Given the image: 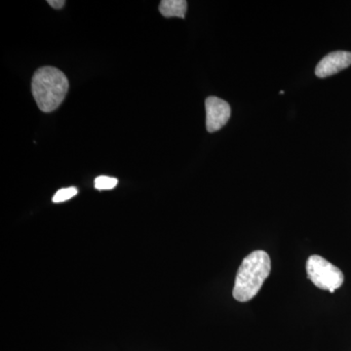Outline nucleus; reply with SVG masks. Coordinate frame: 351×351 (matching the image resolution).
<instances>
[{"label": "nucleus", "instance_id": "nucleus-8", "mask_svg": "<svg viewBox=\"0 0 351 351\" xmlns=\"http://www.w3.org/2000/svg\"><path fill=\"white\" fill-rule=\"evenodd\" d=\"M76 195H77V189L75 188L62 189L55 193L54 197H53V202H64V201L75 197Z\"/></svg>", "mask_w": 351, "mask_h": 351}, {"label": "nucleus", "instance_id": "nucleus-3", "mask_svg": "<svg viewBox=\"0 0 351 351\" xmlns=\"http://www.w3.org/2000/svg\"><path fill=\"white\" fill-rule=\"evenodd\" d=\"M306 272L311 282L316 287L330 291L331 293L341 287L345 280V276L339 267L318 255H313L308 258Z\"/></svg>", "mask_w": 351, "mask_h": 351}, {"label": "nucleus", "instance_id": "nucleus-6", "mask_svg": "<svg viewBox=\"0 0 351 351\" xmlns=\"http://www.w3.org/2000/svg\"><path fill=\"white\" fill-rule=\"evenodd\" d=\"M188 2L186 0H162L159 4V11L165 18L178 17L184 19Z\"/></svg>", "mask_w": 351, "mask_h": 351}, {"label": "nucleus", "instance_id": "nucleus-7", "mask_svg": "<svg viewBox=\"0 0 351 351\" xmlns=\"http://www.w3.org/2000/svg\"><path fill=\"white\" fill-rule=\"evenodd\" d=\"M117 182L119 181L115 178L100 176L95 180V188L98 191H108V189H114L117 186Z\"/></svg>", "mask_w": 351, "mask_h": 351}, {"label": "nucleus", "instance_id": "nucleus-5", "mask_svg": "<svg viewBox=\"0 0 351 351\" xmlns=\"http://www.w3.org/2000/svg\"><path fill=\"white\" fill-rule=\"evenodd\" d=\"M351 64V52L348 51H336L323 58L315 69L317 77H329L348 69Z\"/></svg>", "mask_w": 351, "mask_h": 351}, {"label": "nucleus", "instance_id": "nucleus-9", "mask_svg": "<svg viewBox=\"0 0 351 351\" xmlns=\"http://www.w3.org/2000/svg\"><path fill=\"white\" fill-rule=\"evenodd\" d=\"M47 3L54 9H62L66 4L64 0H48Z\"/></svg>", "mask_w": 351, "mask_h": 351}, {"label": "nucleus", "instance_id": "nucleus-2", "mask_svg": "<svg viewBox=\"0 0 351 351\" xmlns=\"http://www.w3.org/2000/svg\"><path fill=\"white\" fill-rule=\"evenodd\" d=\"M69 91V80L54 66H43L32 76V92L39 110L52 112L63 103Z\"/></svg>", "mask_w": 351, "mask_h": 351}, {"label": "nucleus", "instance_id": "nucleus-4", "mask_svg": "<svg viewBox=\"0 0 351 351\" xmlns=\"http://www.w3.org/2000/svg\"><path fill=\"white\" fill-rule=\"evenodd\" d=\"M206 108V128L210 133L219 131L228 123L232 115V108L228 101L218 97H208L205 101Z\"/></svg>", "mask_w": 351, "mask_h": 351}, {"label": "nucleus", "instance_id": "nucleus-1", "mask_svg": "<svg viewBox=\"0 0 351 351\" xmlns=\"http://www.w3.org/2000/svg\"><path fill=\"white\" fill-rule=\"evenodd\" d=\"M271 271V261L267 252H252L240 265L234 287L233 298L237 301L246 302L257 295L263 284Z\"/></svg>", "mask_w": 351, "mask_h": 351}]
</instances>
